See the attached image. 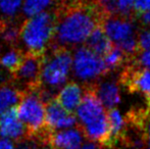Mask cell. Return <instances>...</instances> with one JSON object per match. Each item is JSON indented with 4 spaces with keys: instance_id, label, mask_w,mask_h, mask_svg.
<instances>
[{
    "instance_id": "obj_1",
    "label": "cell",
    "mask_w": 150,
    "mask_h": 149,
    "mask_svg": "<svg viewBox=\"0 0 150 149\" xmlns=\"http://www.w3.org/2000/svg\"><path fill=\"white\" fill-rule=\"evenodd\" d=\"M98 24L99 12L96 8L84 4L71 6L56 20L54 41L61 48L79 45L87 41Z\"/></svg>"
},
{
    "instance_id": "obj_2",
    "label": "cell",
    "mask_w": 150,
    "mask_h": 149,
    "mask_svg": "<svg viewBox=\"0 0 150 149\" xmlns=\"http://www.w3.org/2000/svg\"><path fill=\"white\" fill-rule=\"evenodd\" d=\"M57 18L53 12H45L25 20L21 27L23 45L29 53L43 56L52 41H54Z\"/></svg>"
},
{
    "instance_id": "obj_3",
    "label": "cell",
    "mask_w": 150,
    "mask_h": 149,
    "mask_svg": "<svg viewBox=\"0 0 150 149\" xmlns=\"http://www.w3.org/2000/svg\"><path fill=\"white\" fill-rule=\"evenodd\" d=\"M39 90L24 92V96L18 106V117L26 125L28 137L47 143L48 136L51 132L46 129L45 107Z\"/></svg>"
},
{
    "instance_id": "obj_4",
    "label": "cell",
    "mask_w": 150,
    "mask_h": 149,
    "mask_svg": "<svg viewBox=\"0 0 150 149\" xmlns=\"http://www.w3.org/2000/svg\"><path fill=\"white\" fill-rule=\"evenodd\" d=\"M73 64L71 54L67 48L57 47L48 56H44L41 72V85L56 88L62 85L69 77Z\"/></svg>"
},
{
    "instance_id": "obj_5",
    "label": "cell",
    "mask_w": 150,
    "mask_h": 149,
    "mask_svg": "<svg viewBox=\"0 0 150 149\" xmlns=\"http://www.w3.org/2000/svg\"><path fill=\"white\" fill-rule=\"evenodd\" d=\"M73 66L76 77L84 81H91L109 73L101 56L86 46L78 48L75 52Z\"/></svg>"
},
{
    "instance_id": "obj_6",
    "label": "cell",
    "mask_w": 150,
    "mask_h": 149,
    "mask_svg": "<svg viewBox=\"0 0 150 149\" xmlns=\"http://www.w3.org/2000/svg\"><path fill=\"white\" fill-rule=\"evenodd\" d=\"M119 82L128 92L138 93L150 101V70L140 66L134 61H129L119 76Z\"/></svg>"
},
{
    "instance_id": "obj_7",
    "label": "cell",
    "mask_w": 150,
    "mask_h": 149,
    "mask_svg": "<svg viewBox=\"0 0 150 149\" xmlns=\"http://www.w3.org/2000/svg\"><path fill=\"white\" fill-rule=\"evenodd\" d=\"M43 59L44 55H36L28 52L24 56V59L18 70L12 75L16 82L25 84V92L37 91L41 89V72Z\"/></svg>"
},
{
    "instance_id": "obj_8",
    "label": "cell",
    "mask_w": 150,
    "mask_h": 149,
    "mask_svg": "<svg viewBox=\"0 0 150 149\" xmlns=\"http://www.w3.org/2000/svg\"><path fill=\"white\" fill-rule=\"evenodd\" d=\"M77 115L80 121V124L77 125V128L89 126L107 115L104 112L102 102L97 96L93 84L86 86L85 95L82 98L81 103L78 107Z\"/></svg>"
},
{
    "instance_id": "obj_9",
    "label": "cell",
    "mask_w": 150,
    "mask_h": 149,
    "mask_svg": "<svg viewBox=\"0 0 150 149\" xmlns=\"http://www.w3.org/2000/svg\"><path fill=\"white\" fill-rule=\"evenodd\" d=\"M77 125L75 114L67 112L55 98H52L46 102L45 126L48 131L54 132V130L65 129Z\"/></svg>"
},
{
    "instance_id": "obj_10",
    "label": "cell",
    "mask_w": 150,
    "mask_h": 149,
    "mask_svg": "<svg viewBox=\"0 0 150 149\" xmlns=\"http://www.w3.org/2000/svg\"><path fill=\"white\" fill-rule=\"evenodd\" d=\"M101 28L108 39L115 44H119L135 36L133 24L128 18L122 16H106L101 23Z\"/></svg>"
},
{
    "instance_id": "obj_11",
    "label": "cell",
    "mask_w": 150,
    "mask_h": 149,
    "mask_svg": "<svg viewBox=\"0 0 150 149\" xmlns=\"http://www.w3.org/2000/svg\"><path fill=\"white\" fill-rule=\"evenodd\" d=\"M26 133L24 123L18 117V106H12L0 115V135L2 137L20 141Z\"/></svg>"
},
{
    "instance_id": "obj_12",
    "label": "cell",
    "mask_w": 150,
    "mask_h": 149,
    "mask_svg": "<svg viewBox=\"0 0 150 149\" xmlns=\"http://www.w3.org/2000/svg\"><path fill=\"white\" fill-rule=\"evenodd\" d=\"M109 124V139L106 148L115 149L119 146L124 147L128 134V125L126 119L120 114V110L112 108L107 113Z\"/></svg>"
},
{
    "instance_id": "obj_13",
    "label": "cell",
    "mask_w": 150,
    "mask_h": 149,
    "mask_svg": "<svg viewBox=\"0 0 150 149\" xmlns=\"http://www.w3.org/2000/svg\"><path fill=\"white\" fill-rule=\"evenodd\" d=\"M83 142L82 133L79 129L51 132L48 136L47 145L50 149H80Z\"/></svg>"
},
{
    "instance_id": "obj_14",
    "label": "cell",
    "mask_w": 150,
    "mask_h": 149,
    "mask_svg": "<svg viewBox=\"0 0 150 149\" xmlns=\"http://www.w3.org/2000/svg\"><path fill=\"white\" fill-rule=\"evenodd\" d=\"M55 99L67 112L74 114L82 101L81 86L75 82H69L60 90Z\"/></svg>"
},
{
    "instance_id": "obj_15",
    "label": "cell",
    "mask_w": 150,
    "mask_h": 149,
    "mask_svg": "<svg viewBox=\"0 0 150 149\" xmlns=\"http://www.w3.org/2000/svg\"><path fill=\"white\" fill-rule=\"evenodd\" d=\"M93 85L97 96L102 102L103 106L107 109H112L120 102V87L115 81H107Z\"/></svg>"
},
{
    "instance_id": "obj_16",
    "label": "cell",
    "mask_w": 150,
    "mask_h": 149,
    "mask_svg": "<svg viewBox=\"0 0 150 149\" xmlns=\"http://www.w3.org/2000/svg\"><path fill=\"white\" fill-rule=\"evenodd\" d=\"M86 47L99 56H104L112 47V42L105 35L101 27H97L86 41Z\"/></svg>"
},
{
    "instance_id": "obj_17",
    "label": "cell",
    "mask_w": 150,
    "mask_h": 149,
    "mask_svg": "<svg viewBox=\"0 0 150 149\" xmlns=\"http://www.w3.org/2000/svg\"><path fill=\"white\" fill-rule=\"evenodd\" d=\"M24 92L9 85L0 86V115L22 100Z\"/></svg>"
},
{
    "instance_id": "obj_18",
    "label": "cell",
    "mask_w": 150,
    "mask_h": 149,
    "mask_svg": "<svg viewBox=\"0 0 150 149\" xmlns=\"http://www.w3.org/2000/svg\"><path fill=\"white\" fill-rule=\"evenodd\" d=\"M56 0H25L22 7V13L27 18L38 14L49 12L55 5Z\"/></svg>"
},
{
    "instance_id": "obj_19",
    "label": "cell",
    "mask_w": 150,
    "mask_h": 149,
    "mask_svg": "<svg viewBox=\"0 0 150 149\" xmlns=\"http://www.w3.org/2000/svg\"><path fill=\"white\" fill-rule=\"evenodd\" d=\"M103 61L108 72H112L117 68H122L130 60L120 47H117V45H112L110 50L103 56Z\"/></svg>"
},
{
    "instance_id": "obj_20",
    "label": "cell",
    "mask_w": 150,
    "mask_h": 149,
    "mask_svg": "<svg viewBox=\"0 0 150 149\" xmlns=\"http://www.w3.org/2000/svg\"><path fill=\"white\" fill-rule=\"evenodd\" d=\"M24 53L18 48H11L0 57V64L7 68L10 74L13 75L21 66L24 59Z\"/></svg>"
},
{
    "instance_id": "obj_21",
    "label": "cell",
    "mask_w": 150,
    "mask_h": 149,
    "mask_svg": "<svg viewBox=\"0 0 150 149\" xmlns=\"http://www.w3.org/2000/svg\"><path fill=\"white\" fill-rule=\"evenodd\" d=\"M25 0H0V16L5 20H12L22 12Z\"/></svg>"
},
{
    "instance_id": "obj_22",
    "label": "cell",
    "mask_w": 150,
    "mask_h": 149,
    "mask_svg": "<svg viewBox=\"0 0 150 149\" xmlns=\"http://www.w3.org/2000/svg\"><path fill=\"white\" fill-rule=\"evenodd\" d=\"M21 37V28L14 24L6 25L3 26L1 38L5 43L7 44H16L20 40Z\"/></svg>"
},
{
    "instance_id": "obj_23",
    "label": "cell",
    "mask_w": 150,
    "mask_h": 149,
    "mask_svg": "<svg viewBox=\"0 0 150 149\" xmlns=\"http://www.w3.org/2000/svg\"><path fill=\"white\" fill-rule=\"evenodd\" d=\"M98 7L107 16L117 14V0H98Z\"/></svg>"
},
{
    "instance_id": "obj_24",
    "label": "cell",
    "mask_w": 150,
    "mask_h": 149,
    "mask_svg": "<svg viewBox=\"0 0 150 149\" xmlns=\"http://www.w3.org/2000/svg\"><path fill=\"white\" fill-rule=\"evenodd\" d=\"M139 46V52L150 50V29L143 30L137 37Z\"/></svg>"
},
{
    "instance_id": "obj_25",
    "label": "cell",
    "mask_w": 150,
    "mask_h": 149,
    "mask_svg": "<svg viewBox=\"0 0 150 149\" xmlns=\"http://www.w3.org/2000/svg\"><path fill=\"white\" fill-rule=\"evenodd\" d=\"M135 6V0H117V14L128 16Z\"/></svg>"
},
{
    "instance_id": "obj_26",
    "label": "cell",
    "mask_w": 150,
    "mask_h": 149,
    "mask_svg": "<svg viewBox=\"0 0 150 149\" xmlns=\"http://www.w3.org/2000/svg\"><path fill=\"white\" fill-rule=\"evenodd\" d=\"M16 149H38V146L33 138L28 137V139H22L18 141Z\"/></svg>"
},
{
    "instance_id": "obj_27",
    "label": "cell",
    "mask_w": 150,
    "mask_h": 149,
    "mask_svg": "<svg viewBox=\"0 0 150 149\" xmlns=\"http://www.w3.org/2000/svg\"><path fill=\"white\" fill-rule=\"evenodd\" d=\"M150 8V0H135L134 10L139 13H144Z\"/></svg>"
},
{
    "instance_id": "obj_28",
    "label": "cell",
    "mask_w": 150,
    "mask_h": 149,
    "mask_svg": "<svg viewBox=\"0 0 150 149\" xmlns=\"http://www.w3.org/2000/svg\"><path fill=\"white\" fill-rule=\"evenodd\" d=\"M0 149H14V146L9 140L1 139L0 140Z\"/></svg>"
},
{
    "instance_id": "obj_29",
    "label": "cell",
    "mask_w": 150,
    "mask_h": 149,
    "mask_svg": "<svg viewBox=\"0 0 150 149\" xmlns=\"http://www.w3.org/2000/svg\"><path fill=\"white\" fill-rule=\"evenodd\" d=\"M142 20L146 25H150V8L144 13H142Z\"/></svg>"
},
{
    "instance_id": "obj_30",
    "label": "cell",
    "mask_w": 150,
    "mask_h": 149,
    "mask_svg": "<svg viewBox=\"0 0 150 149\" xmlns=\"http://www.w3.org/2000/svg\"><path fill=\"white\" fill-rule=\"evenodd\" d=\"M80 149H99V148H98V146L93 143H87L82 146V147H80Z\"/></svg>"
},
{
    "instance_id": "obj_31",
    "label": "cell",
    "mask_w": 150,
    "mask_h": 149,
    "mask_svg": "<svg viewBox=\"0 0 150 149\" xmlns=\"http://www.w3.org/2000/svg\"><path fill=\"white\" fill-rule=\"evenodd\" d=\"M2 30H3V25L0 23V39H1V35H2Z\"/></svg>"
},
{
    "instance_id": "obj_32",
    "label": "cell",
    "mask_w": 150,
    "mask_h": 149,
    "mask_svg": "<svg viewBox=\"0 0 150 149\" xmlns=\"http://www.w3.org/2000/svg\"><path fill=\"white\" fill-rule=\"evenodd\" d=\"M63 1H73V0H63Z\"/></svg>"
},
{
    "instance_id": "obj_33",
    "label": "cell",
    "mask_w": 150,
    "mask_h": 149,
    "mask_svg": "<svg viewBox=\"0 0 150 149\" xmlns=\"http://www.w3.org/2000/svg\"><path fill=\"white\" fill-rule=\"evenodd\" d=\"M148 149H150V147H149V148H148Z\"/></svg>"
}]
</instances>
